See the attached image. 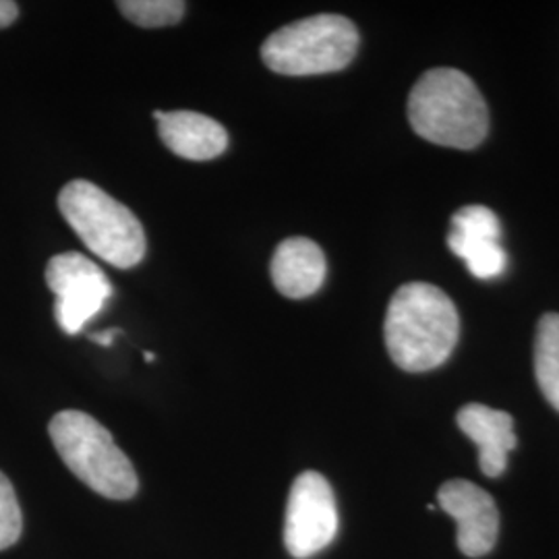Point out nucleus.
<instances>
[{
  "label": "nucleus",
  "instance_id": "12",
  "mask_svg": "<svg viewBox=\"0 0 559 559\" xmlns=\"http://www.w3.org/2000/svg\"><path fill=\"white\" fill-rule=\"evenodd\" d=\"M328 263L320 245L305 237L282 240L270 263L272 282L288 299H307L325 282Z\"/></svg>",
  "mask_w": 559,
  "mask_h": 559
},
{
  "label": "nucleus",
  "instance_id": "5",
  "mask_svg": "<svg viewBox=\"0 0 559 559\" xmlns=\"http://www.w3.org/2000/svg\"><path fill=\"white\" fill-rule=\"evenodd\" d=\"M357 50V25L344 15L323 13L280 27L263 41L261 59L278 75L307 78L346 69Z\"/></svg>",
  "mask_w": 559,
  "mask_h": 559
},
{
  "label": "nucleus",
  "instance_id": "7",
  "mask_svg": "<svg viewBox=\"0 0 559 559\" xmlns=\"http://www.w3.org/2000/svg\"><path fill=\"white\" fill-rule=\"evenodd\" d=\"M46 284L55 295V318L69 336L80 334L85 323L94 320L106 300L112 297V286L100 265L81 253H60L46 265Z\"/></svg>",
  "mask_w": 559,
  "mask_h": 559
},
{
  "label": "nucleus",
  "instance_id": "14",
  "mask_svg": "<svg viewBox=\"0 0 559 559\" xmlns=\"http://www.w3.org/2000/svg\"><path fill=\"white\" fill-rule=\"evenodd\" d=\"M120 13L140 27H168L177 25L187 4L182 0H120Z\"/></svg>",
  "mask_w": 559,
  "mask_h": 559
},
{
  "label": "nucleus",
  "instance_id": "3",
  "mask_svg": "<svg viewBox=\"0 0 559 559\" xmlns=\"http://www.w3.org/2000/svg\"><path fill=\"white\" fill-rule=\"evenodd\" d=\"M48 433L69 471L92 491L108 500H131L138 493L135 466L92 415L62 411L50 420Z\"/></svg>",
  "mask_w": 559,
  "mask_h": 559
},
{
  "label": "nucleus",
  "instance_id": "15",
  "mask_svg": "<svg viewBox=\"0 0 559 559\" xmlns=\"http://www.w3.org/2000/svg\"><path fill=\"white\" fill-rule=\"evenodd\" d=\"M23 531L20 501L11 480L0 473V551L15 545Z\"/></svg>",
  "mask_w": 559,
  "mask_h": 559
},
{
  "label": "nucleus",
  "instance_id": "4",
  "mask_svg": "<svg viewBox=\"0 0 559 559\" xmlns=\"http://www.w3.org/2000/svg\"><path fill=\"white\" fill-rule=\"evenodd\" d=\"M62 218L83 245L119 270L145 258V233L138 216L90 180H71L59 193Z\"/></svg>",
  "mask_w": 559,
  "mask_h": 559
},
{
  "label": "nucleus",
  "instance_id": "6",
  "mask_svg": "<svg viewBox=\"0 0 559 559\" xmlns=\"http://www.w3.org/2000/svg\"><path fill=\"white\" fill-rule=\"evenodd\" d=\"M338 506L328 479L305 471L293 483L286 503L284 545L293 558H313L338 535Z\"/></svg>",
  "mask_w": 559,
  "mask_h": 559
},
{
  "label": "nucleus",
  "instance_id": "1",
  "mask_svg": "<svg viewBox=\"0 0 559 559\" xmlns=\"http://www.w3.org/2000/svg\"><path fill=\"white\" fill-rule=\"evenodd\" d=\"M459 334V311L433 284H404L388 305L383 323L385 348L402 371L423 373L438 369L456 348Z\"/></svg>",
  "mask_w": 559,
  "mask_h": 559
},
{
  "label": "nucleus",
  "instance_id": "10",
  "mask_svg": "<svg viewBox=\"0 0 559 559\" xmlns=\"http://www.w3.org/2000/svg\"><path fill=\"white\" fill-rule=\"evenodd\" d=\"M460 431L479 448V466L485 477H500L508 466V456L516 448L512 415L485 406L466 404L456 415Z\"/></svg>",
  "mask_w": 559,
  "mask_h": 559
},
{
  "label": "nucleus",
  "instance_id": "13",
  "mask_svg": "<svg viewBox=\"0 0 559 559\" xmlns=\"http://www.w3.org/2000/svg\"><path fill=\"white\" fill-rule=\"evenodd\" d=\"M535 376L543 396L559 413V313L540 318L535 338Z\"/></svg>",
  "mask_w": 559,
  "mask_h": 559
},
{
  "label": "nucleus",
  "instance_id": "8",
  "mask_svg": "<svg viewBox=\"0 0 559 559\" xmlns=\"http://www.w3.org/2000/svg\"><path fill=\"white\" fill-rule=\"evenodd\" d=\"M440 508L456 520V543L466 558L487 556L500 535V514L493 498L471 480L443 483L438 491Z\"/></svg>",
  "mask_w": 559,
  "mask_h": 559
},
{
  "label": "nucleus",
  "instance_id": "9",
  "mask_svg": "<svg viewBox=\"0 0 559 559\" xmlns=\"http://www.w3.org/2000/svg\"><path fill=\"white\" fill-rule=\"evenodd\" d=\"M500 237V218L489 207L466 205L452 216L448 247L475 278L493 280L508 267Z\"/></svg>",
  "mask_w": 559,
  "mask_h": 559
},
{
  "label": "nucleus",
  "instance_id": "16",
  "mask_svg": "<svg viewBox=\"0 0 559 559\" xmlns=\"http://www.w3.org/2000/svg\"><path fill=\"white\" fill-rule=\"evenodd\" d=\"M20 17V7L11 0H0V29L9 27Z\"/></svg>",
  "mask_w": 559,
  "mask_h": 559
},
{
  "label": "nucleus",
  "instance_id": "18",
  "mask_svg": "<svg viewBox=\"0 0 559 559\" xmlns=\"http://www.w3.org/2000/svg\"><path fill=\"white\" fill-rule=\"evenodd\" d=\"M145 362H154V355L152 353H145Z\"/></svg>",
  "mask_w": 559,
  "mask_h": 559
},
{
  "label": "nucleus",
  "instance_id": "2",
  "mask_svg": "<svg viewBox=\"0 0 559 559\" xmlns=\"http://www.w3.org/2000/svg\"><path fill=\"white\" fill-rule=\"evenodd\" d=\"M408 120L423 140L473 150L487 138L489 110L473 80L456 69H431L408 96Z\"/></svg>",
  "mask_w": 559,
  "mask_h": 559
},
{
  "label": "nucleus",
  "instance_id": "11",
  "mask_svg": "<svg viewBox=\"0 0 559 559\" xmlns=\"http://www.w3.org/2000/svg\"><path fill=\"white\" fill-rule=\"evenodd\" d=\"M158 133L164 145L182 160L205 162L222 156L228 147V133L218 120L193 110H156Z\"/></svg>",
  "mask_w": 559,
  "mask_h": 559
},
{
  "label": "nucleus",
  "instance_id": "17",
  "mask_svg": "<svg viewBox=\"0 0 559 559\" xmlns=\"http://www.w3.org/2000/svg\"><path fill=\"white\" fill-rule=\"evenodd\" d=\"M120 334V330H106V332H98V334H94L92 340L96 342V344H100V346H112V342H115V336Z\"/></svg>",
  "mask_w": 559,
  "mask_h": 559
}]
</instances>
